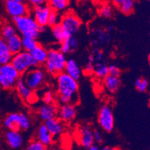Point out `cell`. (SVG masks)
I'll use <instances>...</instances> for the list:
<instances>
[{"label": "cell", "instance_id": "cell-52", "mask_svg": "<svg viewBox=\"0 0 150 150\" xmlns=\"http://www.w3.org/2000/svg\"><path fill=\"white\" fill-rule=\"evenodd\" d=\"M0 67H1V65H0Z\"/></svg>", "mask_w": 150, "mask_h": 150}, {"label": "cell", "instance_id": "cell-28", "mask_svg": "<svg viewBox=\"0 0 150 150\" xmlns=\"http://www.w3.org/2000/svg\"><path fill=\"white\" fill-rule=\"evenodd\" d=\"M17 80L5 76L0 73V84H1L2 89L3 90L10 91V90L13 89L16 86Z\"/></svg>", "mask_w": 150, "mask_h": 150}, {"label": "cell", "instance_id": "cell-34", "mask_svg": "<svg viewBox=\"0 0 150 150\" xmlns=\"http://www.w3.org/2000/svg\"><path fill=\"white\" fill-rule=\"evenodd\" d=\"M103 52L99 48H95L91 52V54L89 56L88 61L92 63H96L98 61H102V58H103Z\"/></svg>", "mask_w": 150, "mask_h": 150}, {"label": "cell", "instance_id": "cell-51", "mask_svg": "<svg viewBox=\"0 0 150 150\" xmlns=\"http://www.w3.org/2000/svg\"><path fill=\"white\" fill-rule=\"evenodd\" d=\"M149 1H150V0H149Z\"/></svg>", "mask_w": 150, "mask_h": 150}, {"label": "cell", "instance_id": "cell-3", "mask_svg": "<svg viewBox=\"0 0 150 150\" xmlns=\"http://www.w3.org/2000/svg\"><path fill=\"white\" fill-rule=\"evenodd\" d=\"M67 58L65 54L58 49H51L48 50L47 59L45 63L46 72L52 76H58L64 72Z\"/></svg>", "mask_w": 150, "mask_h": 150}, {"label": "cell", "instance_id": "cell-40", "mask_svg": "<svg viewBox=\"0 0 150 150\" xmlns=\"http://www.w3.org/2000/svg\"><path fill=\"white\" fill-rule=\"evenodd\" d=\"M93 138L94 142L97 144H100L103 142V137H102V133L98 130L93 131Z\"/></svg>", "mask_w": 150, "mask_h": 150}, {"label": "cell", "instance_id": "cell-31", "mask_svg": "<svg viewBox=\"0 0 150 150\" xmlns=\"http://www.w3.org/2000/svg\"><path fill=\"white\" fill-rule=\"evenodd\" d=\"M120 10L122 13L129 15L133 13L134 9V0H123V2L120 5Z\"/></svg>", "mask_w": 150, "mask_h": 150}, {"label": "cell", "instance_id": "cell-30", "mask_svg": "<svg viewBox=\"0 0 150 150\" xmlns=\"http://www.w3.org/2000/svg\"><path fill=\"white\" fill-rule=\"evenodd\" d=\"M17 31L14 25H11V24H5L1 29V37L6 40L16 35Z\"/></svg>", "mask_w": 150, "mask_h": 150}, {"label": "cell", "instance_id": "cell-11", "mask_svg": "<svg viewBox=\"0 0 150 150\" xmlns=\"http://www.w3.org/2000/svg\"><path fill=\"white\" fill-rule=\"evenodd\" d=\"M77 110L74 105L62 104L58 109L57 117L63 122L69 123L76 118Z\"/></svg>", "mask_w": 150, "mask_h": 150}, {"label": "cell", "instance_id": "cell-26", "mask_svg": "<svg viewBox=\"0 0 150 150\" xmlns=\"http://www.w3.org/2000/svg\"><path fill=\"white\" fill-rule=\"evenodd\" d=\"M93 73L95 74L96 77L99 79H104L105 76L108 75V67L104 62L98 61V62L94 63Z\"/></svg>", "mask_w": 150, "mask_h": 150}, {"label": "cell", "instance_id": "cell-44", "mask_svg": "<svg viewBox=\"0 0 150 150\" xmlns=\"http://www.w3.org/2000/svg\"><path fill=\"white\" fill-rule=\"evenodd\" d=\"M77 1L79 2H87L88 1H90V0H77Z\"/></svg>", "mask_w": 150, "mask_h": 150}, {"label": "cell", "instance_id": "cell-45", "mask_svg": "<svg viewBox=\"0 0 150 150\" xmlns=\"http://www.w3.org/2000/svg\"><path fill=\"white\" fill-rule=\"evenodd\" d=\"M103 149H105V150H110V149H110V147H104V148H103Z\"/></svg>", "mask_w": 150, "mask_h": 150}, {"label": "cell", "instance_id": "cell-48", "mask_svg": "<svg viewBox=\"0 0 150 150\" xmlns=\"http://www.w3.org/2000/svg\"><path fill=\"white\" fill-rule=\"evenodd\" d=\"M3 1L5 2H8V1H11V0H3Z\"/></svg>", "mask_w": 150, "mask_h": 150}, {"label": "cell", "instance_id": "cell-27", "mask_svg": "<svg viewBox=\"0 0 150 150\" xmlns=\"http://www.w3.org/2000/svg\"><path fill=\"white\" fill-rule=\"evenodd\" d=\"M38 44L37 38L30 36L22 37V46L23 50L27 52H31Z\"/></svg>", "mask_w": 150, "mask_h": 150}, {"label": "cell", "instance_id": "cell-23", "mask_svg": "<svg viewBox=\"0 0 150 150\" xmlns=\"http://www.w3.org/2000/svg\"><path fill=\"white\" fill-rule=\"evenodd\" d=\"M7 45L12 54H15L23 50L22 46V38L19 35L16 34L9 39L6 40Z\"/></svg>", "mask_w": 150, "mask_h": 150}, {"label": "cell", "instance_id": "cell-4", "mask_svg": "<svg viewBox=\"0 0 150 150\" xmlns=\"http://www.w3.org/2000/svg\"><path fill=\"white\" fill-rule=\"evenodd\" d=\"M3 124L8 130L27 131L31 126V121L24 113H11L5 117Z\"/></svg>", "mask_w": 150, "mask_h": 150}, {"label": "cell", "instance_id": "cell-47", "mask_svg": "<svg viewBox=\"0 0 150 150\" xmlns=\"http://www.w3.org/2000/svg\"><path fill=\"white\" fill-rule=\"evenodd\" d=\"M113 28H113V26H109L108 31H112Z\"/></svg>", "mask_w": 150, "mask_h": 150}, {"label": "cell", "instance_id": "cell-42", "mask_svg": "<svg viewBox=\"0 0 150 150\" xmlns=\"http://www.w3.org/2000/svg\"><path fill=\"white\" fill-rule=\"evenodd\" d=\"M88 149H90V150H99V145H98L97 144L94 143L93 145L91 146V147H90Z\"/></svg>", "mask_w": 150, "mask_h": 150}, {"label": "cell", "instance_id": "cell-29", "mask_svg": "<svg viewBox=\"0 0 150 150\" xmlns=\"http://www.w3.org/2000/svg\"><path fill=\"white\" fill-rule=\"evenodd\" d=\"M69 4V0H49L48 5L53 10L62 11L65 10Z\"/></svg>", "mask_w": 150, "mask_h": 150}, {"label": "cell", "instance_id": "cell-33", "mask_svg": "<svg viewBox=\"0 0 150 150\" xmlns=\"http://www.w3.org/2000/svg\"><path fill=\"white\" fill-rule=\"evenodd\" d=\"M94 34L96 35V39H92V44L93 46H96L99 43H103L105 42L108 35L105 32H103L99 29H96L94 31Z\"/></svg>", "mask_w": 150, "mask_h": 150}, {"label": "cell", "instance_id": "cell-50", "mask_svg": "<svg viewBox=\"0 0 150 150\" xmlns=\"http://www.w3.org/2000/svg\"><path fill=\"white\" fill-rule=\"evenodd\" d=\"M2 90V87H1V84H0V91Z\"/></svg>", "mask_w": 150, "mask_h": 150}, {"label": "cell", "instance_id": "cell-25", "mask_svg": "<svg viewBox=\"0 0 150 150\" xmlns=\"http://www.w3.org/2000/svg\"><path fill=\"white\" fill-rule=\"evenodd\" d=\"M52 36L54 38V40L59 43H62L66 38L69 37V35L67 33L62 25H61V23L52 27Z\"/></svg>", "mask_w": 150, "mask_h": 150}, {"label": "cell", "instance_id": "cell-22", "mask_svg": "<svg viewBox=\"0 0 150 150\" xmlns=\"http://www.w3.org/2000/svg\"><path fill=\"white\" fill-rule=\"evenodd\" d=\"M13 54L9 50L6 40L0 36V65L11 63Z\"/></svg>", "mask_w": 150, "mask_h": 150}, {"label": "cell", "instance_id": "cell-10", "mask_svg": "<svg viewBox=\"0 0 150 150\" xmlns=\"http://www.w3.org/2000/svg\"><path fill=\"white\" fill-rule=\"evenodd\" d=\"M51 11V7L47 4L34 7L32 14L39 26L46 27L48 25V19Z\"/></svg>", "mask_w": 150, "mask_h": 150}, {"label": "cell", "instance_id": "cell-21", "mask_svg": "<svg viewBox=\"0 0 150 150\" xmlns=\"http://www.w3.org/2000/svg\"><path fill=\"white\" fill-rule=\"evenodd\" d=\"M103 79L105 88L109 93H114L119 90L121 85V81L118 76H114L108 74Z\"/></svg>", "mask_w": 150, "mask_h": 150}, {"label": "cell", "instance_id": "cell-32", "mask_svg": "<svg viewBox=\"0 0 150 150\" xmlns=\"http://www.w3.org/2000/svg\"><path fill=\"white\" fill-rule=\"evenodd\" d=\"M61 17L60 15L59 11L52 9L51 13L49 16L48 19V25L50 27H53L54 25H58L61 23Z\"/></svg>", "mask_w": 150, "mask_h": 150}, {"label": "cell", "instance_id": "cell-38", "mask_svg": "<svg viewBox=\"0 0 150 150\" xmlns=\"http://www.w3.org/2000/svg\"><path fill=\"white\" fill-rule=\"evenodd\" d=\"M148 87V81L146 79L138 78L135 81V88L140 92H144L146 91Z\"/></svg>", "mask_w": 150, "mask_h": 150}, {"label": "cell", "instance_id": "cell-1", "mask_svg": "<svg viewBox=\"0 0 150 150\" xmlns=\"http://www.w3.org/2000/svg\"><path fill=\"white\" fill-rule=\"evenodd\" d=\"M56 76L57 92L59 102L61 104L76 105L79 102L78 81L65 72H62Z\"/></svg>", "mask_w": 150, "mask_h": 150}, {"label": "cell", "instance_id": "cell-49", "mask_svg": "<svg viewBox=\"0 0 150 150\" xmlns=\"http://www.w3.org/2000/svg\"><path fill=\"white\" fill-rule=\"evenodd\" d=\"M149 62H150V54L149 55Z\"/></svg>", "mask_w": 150, "mask_h": 150}, {"label": "cell", "instance_id": "cell-35", "mask_svg": "<svg viewBox=\"0 0 150 150\" xmlns=\"http://www.w3.org/2000/svg\"><path fill=\"white\" fill-rule=\"evenodd\" d=\"M99 14L102 17L109 19L113 16V8L109 4H105L101 7L99 10Z\"/></svg>", "mask_w": 150, "mask_h": 150}, {"label": "cell", "instance_id": "cell-8", "mask_svg": "<svg viewBox=\"0 0 150 150\" xmlns=\"http://www.w3.org/2000/svg\"><path fill=\"white\" fill-rule=\"evenodd\" d=\"M98 123L105 132H111L114 127V117L112 108L109 105H103L98 113Z\"/></svg>", "mask_w": 150, "mask_h": 150}, {"label": "cell", "instance_id": "cell-6", "mask_svg": "<svg viewBox=\"0 0 150 150\" xmlns=\"http://www.w3.org/2000/svg\"><path fill=\"white\" fill-rule=\"evenodd\" d=\"M22 78L25 84L33 91L40 89L46 81L45 72L37 67L27 71L23 74Z\"/></svg>", "mask_w": 150, "mask_h": 150}, {"label": "cell", "instance_id": "cell-17", "mask_svg": "<svg viewBox=\"0 0 150 150\" xmlns=\"http://www.w3.org/2000/svg\"><path fill=\"white\" fill-rule=\"evenodd\" d=\"M79 47V42L74 35L68 37L62 43H60L58 50L64 54H70L76 51Z\"/></svg>", "mask_w": 150, "mask_h": 150}, {"label": "cell", "instance_id": "cell-13", "mask_svg": "<svg viewBox=\"0 0 150 150\" xmlns=\"http://www.w3.org/2000/svg\"><path fill=\"white\" fill-rule=\"evenodd\" d=\"M5 141L8 146L13 149L22 148L24 144L22 134L20 131L16 130H8L5 133Z\"/></svg>", "mask_w": 150, "mask_h": 150}, {"label": "cell", "instance_id": "cell-18", "mask_svg": "<svg viewBox=\"0 0 150 150\" xmlns=\"http://www.w3.org/2000/svg\"><path fill=\"white\" fill-rule=\"evenodd\" d=\"M29 52L31 53L35 61H36L38 66L45 64L47 59V55H48V50L43 47L42 45L38 43Z\"/></svg>", "mask_w": 150, "mask_h": 150}, {"label": "cell", "instance_id": "cell-46", "mask_svg": "<svg viewBox=\"0 0 150 150\" xmlns=\"http://www.w3.org/2000/svg\"><path fill=\"white\" fill-rule=\"evenodd\" d=\"M14 1H17V2H25V0H14Z\"/></svg>", "mask_w": 150, "mask_h": 150}, {"label": "cell", "instance_id": "cell-43", "mask_svg": "<svg viewBox=\"0 0 150 150\" xmlns=\"http://www.w3.org/2000/svg\"><path fill=\"white\" fill-rule=\"evenodd\" d=\"M111 2L117 6H120V5L123 2V0H111Z\"/></svg>", "mask_w": 150, "mask_h": 150}, {"label": "cell", "instance_id": "cell-7", "mask_svg": "<svg viewBox=\"0 0 150 150\" xmlns=\"http://www.w3.org/2000/svg\"><path fill=\"white\" fill-rule=\"evenodd\" d=\"M60 23L69 36L77 34L81 26V20L72 12H67L63 15Z\"/></svg>", "mask_w": 150, "mask_h": 150}, {"label": "cell", "instance_id": "cell-37", "mask_svg": "<svg viewBox=\"0 0 150 150\" xmlns=\"http://www.w3.org/2000/svg\"><path fill=\"white\" fill-rule=\"evenodd\" d=\"M42 101L44 104H51L54 102V94L52 91H46L42 95Z\"/></svg>", "mask_w": 150, "mask_h": 150}, {"label": "cell", "instance_id": "cell-36", "mask_svg": "<svg viewBox=\"0 0 150 150\" xmlns=\"http://www.w3.org/2000/svg\"><path fill=\"white\" fill-rule=\"evenodd\" d=\"M26 149L28 150H45L46 146L43 144L40 140H31L27 146Z\"/></svg>", "mask_w": 150, "mask_h": 150}, {"label": "cell", "instance_id": "cell-15", "mask_svg": "<svg viewBox=\"0 0 150 150\" xmlns=\"http://www.w3.org/2000/svg\"><path fill=\"white\" fill-rule=\"evenodd\" d=\"M58 109V105L54 102L51 104H44L40 106L38 110V115L43 121L48 120L57 117Z\"/></svg>", "mask_w": 150, "mask_h": 150}, {"label": "cell", "instance_id": "cell-5", "mask_svg": "<svg viewBox=\"0 0 150 150\" xmlns=\"http://www.w3.org/2000/svg\"><path fill=\"white\" fill-rule=\"evenodd\" d=\"M11 63L17 69L20 75H23L31 68L38 67L36 61H35L31 53L24 50L13 54Z\"/></svg>", "mask_w": 150, "mask_h": 150}, {"label": "cell", "instance_id": "cell-12", "mask_svg": "<svg viewBox=\"0 0 150 150\" xmlns=\"http://www.w3.org/2000/svg\"><path fill=\"white\" fill-rule=\"evenodd\" d=\"M78 140L79 145L84 149H88L95 143L93 138V130L88 126L79 128L78 132Z\"/></svg>", "mask_w": 150, "mask_h": 150}, {"label": "cell", "instance_id": "cell-39", "mask_svg": "<svg viewBox=\"0 0 150 150\" xmlns=\"http://www.w3.org/2000/svg\"><path fill=\"white\" fill-rule=\"evenodd\" d=\"M108 74L111 75V76H118L119 77L120 75V69L117 67L115 65H109L108 66Z\"/></svg>", "mask_w": 150, "mask_h": 150}, {"label": "cell", "instance_id": "cell-24", "mask_svg": "<svg viewBox=\"0 0 150 150\" xmlns=\"http://www.w3.org/2000/svg\"><path fill=\"white\" fill-rule=\"evenodd\" d=\"M0 73L8 77L12 78L14 79H18L20 77V74L19 73L17 69L13 66L11 63H8L5 64L1 65L0 67Z\"/></svg>", "mask_w": 150, "mask_h": 150}, {"label": "cell", "instance_id": "cell-41", "mask_svg": "<svg viewBox=\"0 0 150 150\" xmlns=\"http://www.w3.org/2000/svg\"><path fill=\"white\" fill-rule=\"evenodd\" d=\"M27 1L32 7H36L47 4L49 0H27Z\"/></svg>", "mask_w": 150, "mask_h": 150}, {"label": "cell", "instance_id": "cell-9", "mask_svg": "<svg viewBox=\"0 0 150 150\" xmlns=\"http://www.w3.org/2000/svg\"><path fill=\"white\" fill-rule=\"evenodd\" d=\"M5 9L7 13L10 15L12 18L22 17L24 15L29 14L30 9L28 5L25 2H20L11 0L5 2Z\"/></svg>", "mask_w": 150, "mask_h": 150}, {"label": "cell", "instance_id": "cell-20", "mask_svg": "<svg viewBox=\"0 0 150 150\" xmlns=\"http://www.w3.org/2000/svg\"><path fill=\"white\" fill-rule=\"evenodd\" d=\"M64 72L77 81L79 80L81 76V68L74 59L67 60Z\"/></svg>", "mask_w": 150, "mask_h": 150}, {"label": "cell", "instance_id": "cell-14", "mask_svg": "<svg viewBox=\"0 0 150 150\" xmlns=\"http://www.w3.org/2000/svg\"><path fill=\"white\" fill-rule=\"evenodd\" d=\"M15 88H16V90L18 93L19 96L22 99H23L25 102H33L34 96H35L34 91L28 88V86L25 84V83L23 81V78H19L17 83H16Z\"/></svg>", "mask_w": 150, "mask_h": 150}, {"label": "cell", "instance_id": "cell-19", "mask_svg": "<svg viewBox=\"0 0 150 150\" xmlns=\"http://www.w3.org/2000/svg\"><path fill=\"white\" fill-rule=\"evenodd\" d=\"M37 139L40 140L46 147L51 146L54 140V137L50 134L44 124H42L38 127L37 132Z\"/></svg>", "mask_w": 150, "mask_h": 150}, {"label": "cell", "instance_id": "cell-16", "mask_svg": "<svg viewBox=\"0 0 150 150\" xmlns=\"http://www.w3.org/2000/svg\"><path fill=\"white\" fill-rule=\"evenodd\" d=\"M44 125L53 137L61 135L64 131V125L63 124V122L57 117L44 121Z\"/></svg>", "mask_w": 150, "mask_h": 150}, {"label": "cell", "instance_id": "cell-2", "mask_svg": "<svg viewBox=\"0 0 150 150\" xmlns=\"http://www.w3.org/2000/svg\"><path fill=\"white\" fill-rule=\"evenodd\" d=\"M13 24L23 36H30L38 39L40 36V27L38 25L33 17L30 14L13 18Z\"/></svg>", "mask_w": 150, "mask_h": 150}]
</instances>
